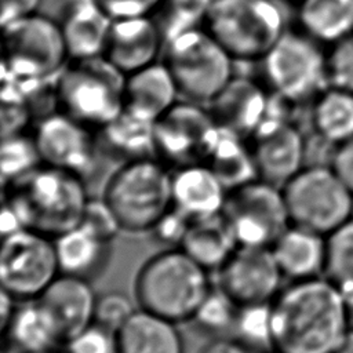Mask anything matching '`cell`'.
<instances>
[{"instance_id":"39","label":"cell","mask_w":353,"mask_h":353,"mask_svg":"<svg viewBox=\"0 0 353 353\" xmlns=\"http://www.w3.org/2000/svg\"><path fill=\"white\" fill-rule=\"evenodd\" d=\"M63 353H119L116 332L95 323L69 336Z\"/></svg>"},{"instance_id":"35","label":"cell","mask_w":353,"mask_h":353,"mask_svg":"<svg viewBox=\"0 0 353 353\" xmlns=\"http://www.w3.org/2000/svg\"><path fill=\"white\" fill-rule=\"evenodd\" d=\"M232 331L248 350L273 349L272 302L239 306Z\"/></svg>"},{"instance_id":"24","label":"cell","mask_w":353,"mask_h":353,"mask_svg":"<svg viewBox=\"0 0 353 353\" xmlns=\"http://www.w3.org/2000/svg\"><path fill=\"white\" fill-rule=\"evenodd\" d=\"M61 274L94 280L106 269L112 255V241L77 225L54 237Z\"/></svg>"},{"instance_id":"10","label":"cell","mask_w":353,"mask_h":353,"mask_svg":"<svg viewBox=\"0 0 353 353\" xmlns=\"http://www.w3.org/2000/svg\"><path fill=\"white\" fill-rule=\"evenodd\" d=\"M68 58L58 21L34 12L3 26V68L19 80L59 74Z\"/></svg>"},{"instance_id":"41","label":"cell","mask_w":353,"mask_h":353,"mask_svg":"<svg viewBox=\"0 0 353 353\" xmlns=\"http://www.w3.org/2000/svg\"><path fill=\"white\" fill-rule=\"evenodd\" d=\"M192 219L185 214L178 211L175 207H171L152 228L150 233L153 237L164 244L167 248L181 247L186 232L190 226Z\"/></svg>"},{"instance_id":"14","label":"cell","mask_w":353,"mask_h":353,"mask_svg":"<svg viewBox=\"0 0 353 353\" xmlns=\"http://www.w3.org/2000/svg\"><path fill=\"white\" fill-rule=\"evenodd\" d=\"M283 279L270 247L239 245L216 270L215 285L243 306L272 302Z\"/></svg>"},{"instance_id":"44","label":"cell","mask_w":353,"mask_h":353,"mask_svg":"<svg viewBox=\"0 0 353 353\" xmlns=\"http://www.w3.org/2000/svg\"><path fill=\"white\" fill-rule=\"evenodd\" d=\"M40 4L41 0H0L1 26L15 19L34 14Z\"/></svg>"},{"instance_id":"31","label":"cell","mask_w":353,"mask_h":353,"mask_svg":"<svg viewBox=\"0 0 353 353\" xmlns=\"http://www.w3.org/2000/svg\"><path fill=\"white\" fill-rule=\"evenodd\" d=\"M312 125L316 135L338 146L353 138V92L327 87L313 102Z\"/></svg>"},{"instance_id":"2","label":"cell","mask_w":353,"mask_h":353,"mask_svg":"<svg viewBox=\"0 0 353 353\" xmlns=\"http://www.w3.org/2000/svg\"><path fill=\"white\" fill-rule=\"evenodd\" d=\"M208 272L182 248H165L141 265L134 299L139 309L176 324L190 321L214 285Z\"/></svg>"},{"instance_id":"18","label":"cell","mask_w":353,"mask_h":353,"mask_svg":"<svg viewBox=\"0 0 353 353\" xmlns=\"http://www.w3.org/2000/svg\"><path fill=\"white\" fill-rule=\"evenodd\" d=\"M207 105L221 127L244 138L251 137L266 119L269 98L254 80L233 76Z\"/></svg>"},{"instance_id":"48","label":"cell","mask_w":353,"mask_h":353,"mask_svg":"<svg viewBox=\"0 0 353 353\" xmlns=\"http://www.w3.org/2000/svg\"><path fill=\"white\" fill-rule=\"evenodd\" d=\"M347 313H349V323H350V328L353 330V295L347 296Z\"/></svg>"},{"instance_id":"45","label":"cell","mask_w":353,"mask_h":353,"mask_svg":"<svg viewBox=\"0 0 353 353\" xmlns=\"http://www.w3.org/2000/svg\"><path fill=\"white\" fill-rule=\"evenodd\" d=\"M197 353H250V350L234 336H211Z\"/></svg>"},{"instance_id":"17","label":"cell","mask_w":353,"mask_h":353,"mask_svg":"<svg viewBox=\"0 0 353 353\" xmlns=\"http://www.w3.org/2000/svg\"><path fill=\"white\" fill-rule=\"evenodd\" d=\"M163 43L160 28L150 17L113 19L103 57L130 74L156 62Z\"/></svg>"},{"instance_id":"38","label":"cell","mask_w":353,"mask_h":353,"mask_svg":"<svg viewBox=\"0 0 353 353\" xmlns=\"http://www.w3.org/2000/svg\"><path fill=\"white\" fill-rule=\"evenodd\" d=\"M327 77L330 87L353 92V33L330 46Z\"/></svg>"},{"instance_id":"4","label":"cell","mask_w":353,"mask_h":353,"mask_svg":"<svg viewBox=\"0 0 353 353\" xmlns=\"http://www.w3.org/2000/svg\"><path fill=\"white\" fill-rule=\"evenodd\" d=\"M102 196L123 230L150 232L172 207V172L156 156L123 161L109 176Z\"/></svg>"},{"instance_id":"26","label":"cell","mask_w":353,"mask_h":353,"mask_svg":"<svg viewBox=\"0 0 353 353\" xmlns=\"http://www.w3.org/2000/svg\"><path fill=\"white\" fill-rule=\"evenodd\" d=\"M116 336L119 353H185L176 323L139 307Z\"/></svg>"},{"instance_id":"34","label":"cell","mask_w":353,"mask_h":353,"mask_svg":"<svg viewBox=\"0 0 353 353\" xmlns=\"http://www.w3.org/2000/svg\"><path fill=\"white\" fill-rule=\"evenodd\" d=\"M214 0H163L157 19L164 43L183 32L201 28Z\"/></svg>"},{"instance_id":"15","label":"cell","mask_w":353,"mask_h":353,"mask_svg":"<svg viewBox=\"0 0 353 353\" xmlns=\"http://www.w3.org/2000/svg\"><path fill=\"white\" fill-rule=\"evenodd\" d=\"M43 164L74 172L83 178L95 167L97 138L90 127L65 112L46 114L34 128Z\"/></svg>"},{"instance_id":"16","label":"cell","mask_w":353,"mask_h":353,"mask_svg":"<svg viewBox=\"0 0 353 353\" xmlns=\"http://www.w3.org/2000/svg\"><path fill=\"white\" fill-rule=\"evenodd\" d=\"M258 178L285 185L306 164L307 142L290 120L266 117L251 134Z\"/></svg>"},{"instance_id":"42","label":"cell","mask_w":353,"mask_h":353,"mask_svg":"<svg viewBox=\"0 0 353 353\" xmlns=\"http://www.w3.org/2000/svg\"><path fill=\"white\" fill-rule=\"evenodd\" d=\"M112 19L149 17L163 0H97Z\"/></svg>"},{"instance_id":"28","label":"cell","mask_w":353,"mask_h":353,"mask_svg":"<svg viewBox=\"0 0 353 353\" xmlns=\"http://www.w3.org/2000/svg\"><path fill=\"white\" fill-rule=\"evenodd\" d=\"M299 30L323 46L353 33V0H298Z\"/></svg>"},{"instance_id":"5","label":"cell","mask_w":353,"mask_h":353,"mask_svg":"<svg viewBox=\"0 0 353 353\" xmlns=\"http://www.w3.org/2000/svg\"><path fill=\"white\" fill-rule=\"evenodd\" d=\"M125 79L103 55L77 59L57 76V101L62 112L99 130L123 113Z\"/></svg>"},{"instance_id":"37","label":"cell","mask_w":353,"mask_h":353,"mask_svg":"<svg viewBox=\"0 0 353 353\" xmlns=\"http://www.w3.org/2000/svg\"><path fill=\"white\" fill-rule=\"evenodd\" d=\"M137 302L121 291H105L97 295L94 323L117 332L137 312Z\"/></svg>"},{"instance_id":"1","label":"cell","mask_w":353,"mask_h":353,"mask_svg":"<svg viewBox=\"0 0 353 353\" xmlns=\"http://www.w3.org/2000/svg\"><path fill=\"white\" fill-rule=\"evenodd\" d=\"M350 330L347 296L324 276L291 281L272 301L280 353H338Z\"/></svg>"},{"instance_id":"7","label":"cell","mask_w":353,"mask_h":353,"mask_svg":"<svg viewBox=\"0 0 353 353\" xmlns=\"http://www.w3.org/2000/svg\"><path fill=\"white\" fill-rule=\"evenodd\" d=\"M164 44V63L179 94L192 102L208 103L233 77V58L205 28L183 32Z\"/></svg>"},{"instance_id":"20","label":"cell","mask_w":353,"mask_h":353,"mask_svg":"<svg viewBox=\"0 0 353 353\" xmlns=\"http://www.w3.org/2000/svg\"><path fill=\"white\" fill-rule=\"evenodd\" d=\"M226 197V186L204 161L176 167L172 172V207L192 221L221 214Z\"/></svg>"},{"instance_id":"23","label":"cell","mask_w":353,"mask_h":353,"mask_svg":"<svg viewBox=\"0 0 353 353\" xmlns=\"http://www.w3.org/2000/svg\"><path fill=\"white\" fill-rule=\"evenodd\" d=\"M39 299L57 320L63 342L94 323L97 294L88 280L59 274Z\"/></svg>"},{"instance_id":"29","label":"cell","mask_w":353,"mask_h":353,"mask_svg":"<svg viewBox=\"0 0 353 353\" xmlns=\"http://www.w3.org/2000/svg\"><path fill=\"white\" fill-rule=\"evenodd\" d=\"M98 146L123 161L156 156L154 123L141 120L125 110L99 128Z\"/></svg>"},{"instance_id":"13","label":"cell","mask_w":353,"mask_h":353,"mask_svg":"<svg viewBox=\"0 0 353 353\" xmlns=\"http://www.w3.org/2000/svg\"><path fill=\"white\" fill-rule=\"evenodd\" d=\"M219 131L208 109L176 102L154 123L156 157L176 167L205 161Z\"/></svg>"},{"instance_id":"6","label":"cell","mask_w":353,"mask_h":353,"mask_svg":"<svg viewBox=\"0 0 353 353\" xmlns=\"http://www.w3.org/2000/svg\"><path fill=\"white\" fill-rule=\"evenodd\" d=\"M204 28L233 59H261L287 30L276 0H214Z\"/></svg>"},{"instance_id":"40","label":"cell","mask_w":353,"mask_h":353,"mask_svg":"<svg viewBox=\"0 0 353 353\" xmlns=\"http://www.w3.org/2000/svg\"><path fill=\"white\" fill-rule=\"evenodd\" d=\"M85 229L98 234L99 237L113 241L117 233L121 229L119 219L116 218L113 210L108 204V201L102 197H91L88 199L80 223Z\"/></svg>"},{"instance_id":"12","label":"cell","mask_w":353,"mask_h":353,"mask_svg":"<svg viewBox=\"0 0 353 353\" xmlns=\"http://www.w3.org/2000/svg\"><path fill=\"white\" fill-rule=\"evenodd\" d=\"M223 214L239 245L272 247L291 225L283 188L261 178L229 190Z\"/></svg>"},{"instance_id":"47","label":"cell","mask_w":353,"mask_h":353,"mask_svg":"<svg viewBox=\"0 0 353 353\" xmlns=\"http://www.w3.org/2000/svg\"><path fill=\"white\" fill-rule=\"evenodd\" d=\"M338 353H353V330H350V332L347 334L343 345L341 346V349L338 350Z\"/></svg>"},{"instance_id":"46","label":"cell","mask_w":353,"mask_h":353,"mask_svg":"<svg viewBox=\"0 0 353 353\" xmlns=\"http://www.w3.org/2000/svg\"><path fill=\"white\" fill-rule=\"evenodd\" d=\"M17 299L12 296V295H10L7 291H4V290H1V307H0V317H1V323H0V327H1V331L6 328V325L8 324V321H10V319H11V316H12V313H14V310H15V305H14V302H15Z\"/></svg>"},{"instance_id":"8","label":"cell","mask_w":353,"mask_h":353,"mask_svg":"<svg viewBox=\"0 0 353 353\" xmlns=\"http://www.w3.org/2000/svg\"><path fill=\"white\" fill-rule=\"evenodd\" d=\"M259 61L266 87L290 103L314 99L330 87L327 52L302 30H285Z\"/></svg>"},{"instance_id":"22","label":"cell","mask_w":353,"mask_h":353,"mask_svg":"<svg viewBox=\"0 0 353 353\" xmlns=\"http://www.w3.org/2000/svg\"><path fill=\"white\" fill-rule=\"evenodd\" d=\"M276 262L291 281L324 276L327 236L291 223L272 244Z\"/></svg>"},{"instance_id":"3","label":"cell","mask_w":353,"mask_h":353,"mask_svg":"<svg viewBox=\"0 0 353 353\" xmlns=\"http://www.w3.org/2000/svg\"><path fill=\"white\" fill-rule=\"evenodd\" d=\"M85 178L41 164L21 181L6 188L4 201L15 211L23 228L51 237L77 226L90 199Z\"/></svg>"},{"instance_id":"27","label":"cell","mask_w":353,"mask_h":353,"mask_svg":"<svg viewBox=\"0 0 353 353\" xmlns=\"http://www.w3.org/2000/svg\"><path fill=\"white\" fill-rule=\"evenodd\" d=\"M239 247L223 214L193 219L179 248L207 270L216 272Z\"/></svg>"},{"instance_id":"43","label":"cell","mask_w":353,"mask_h":353,"mask_svg":"<svg viewBox=\"0 0 353 353\" xmlns=\"http://www.w3.org/2000/svg\"><path fill=\"white\" fill-rule=\"evenodd\" d=\"M330 165L353 193V138L335 146Z\"/></svg>"},{"instance_id":"49","label":"cell","mask_w":353,"mask_h":353,"mask_svg":"<svg viewBox=\"0 0 353 353\" xmlns=\"http://www.w3.org/2000/svg\"><path fill=\"white\" fill-rule=\"evenodd\" d=\"M29 353H58L57 349H52V350H44V352H29Z\"/></svg>"},{"instance_id":"30","label":"cell","mask_w":353,"mask_h":353,"mask_svg":"<svg viewBox=\"0 0 353 353\" xmlns=\"http://www.w3.org/2000/svg\"><path fill=\"white\" fill-rule=\"evenodd\" d=\"M204 163L216 172L228 192L258 178L251 146L245 145L243 137L221 125Z\"/></svg>"},{"instance_id":"21","label":"cell","mask_w":353,"mask_h":353,"mask_svg":"<svg viewBox=\"0 0 353 353\" xmlns=\"http://www.w3.org/2000/svg\"><path fill=\"white\" fill-rule=\"evenodd\" d=\"M179 91L165 63L153 62L127 74L124 110L141 120L156 123L176 103Z\"/></svg>"},{"instance_id":"32","label":"cell","mask_w":353,"mask_h":353,"mask_svg":"<svg viewBox=\"0 0 353 353\" xmlns=\"http://www.w3.org/2000/svg\"><path fill=\"white\" fill-rule=\"evenodd\" d=\"M324 277L346 296L353 295V216L327 234Z\"/></svg>"},{"instance_id":"36","label":"cell","mask_w":353,"mask_h":353,"mask_svg":"<svg viewBox=\"0 0 353 353\" xmlns=\"http://www.w3.org/2000/svg\"><path fill=\"white\" fill-rule=\"evenodd\" d=\"M237 310L239 305L223 290L214 284L190 321L201 332L218 336L233 328Z\"/></svg>"},{"instance_id":"25","label":"cell","mask_w":353,"mask_h":353,"mask_svg":"<svg viewBox=\"0 0 353 353\" xmlns=\"http://www.w3.org/2000/svg\"><path fill=\"white\" fill-rule=\"evenodd\" d=\"M3 334L19 353L52 350L63 343L57 320L40 299L25 301L22 306H17Z\"/></svg>"},{"instance_id":"33","label":"cell","mask_w":353,"mask_h":353,"mask_svg":"<svg viewBox=\"0 0 353 353\" xmlns=\"http://www.w3.org/2000/svg\"><path fill=\"white\" fill-rule=\"evenodd\" d=\"M0 164L4 189L39 168L43 161L33 135L19 132L3 137Z\"/></svg>"},{"instance_id":"50","label":"cell","mask_w":353,"mask_h":353,"mask_svg":"<svg viewBox=\"0 0 353 353\" xmlns=\"http://www.w3.org/2000/svg\"><path fill=\"white\" fill-rule=\"evenodd\" d=\"M262 353H280V352H277V350H274V349H270V350H265V352H262Z\"/></svg>"},{"instance_id":"19","label":"cell","mask_w":353,"mask_h":353,"mask_svg":"<svg viewBox=\"0 0 353 353\" xmlns=\"http://www.w3.org/2000/svg\"><path fill=\"white\" fill-rule=\"evenodd\" d=\"M113 19L97 0H65L58 25L73 61L103 55Z\"/></svg>"},{"instance_id":"9","label":"cell","mask_w":353,"mask_h":353,"mask_svg":"<svg viewBox=\"0 0 353 353\" xmlns=\"http://www.w3.org/2000/svg\"><path fill=\"white\" fill-rule=\"evenodd\" d=\"M281 188L294 225L327 236L353 216V193L330 164H307Z\"/></svg>"},{"instance_id":"11","label":"cell","mask_w":353,"mask_h":353,"mask_svg":"<svg viewBox=\"0 0 353 353\" xmlns=\"http://www.w3.org/2000/svg\"><path fill=\"white\" fill-rule=\"evenodd\" d=\"M59 274L54 237L30 228L3 236L1 290L17 301L39 299Z\"/></svg>"}]
</instances>
